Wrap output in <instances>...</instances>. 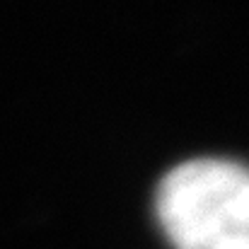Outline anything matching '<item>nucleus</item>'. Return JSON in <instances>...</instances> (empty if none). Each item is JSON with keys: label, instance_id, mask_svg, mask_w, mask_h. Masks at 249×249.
<instances>
[{"label": "nucleus", "instance_id": "f257e3e1", "mask_svg": "<svg viewBox=\"0 0 249 249\" xmlns=\"http://www.w3.org/2000/svg\"><path fill=\"white\" fill-rule=\"evenodd\" d=\"M158 220L174 249H249V167L201 158L158 189Z\"/></svg>", "mask_w": 249, "mask_h": 249}]
</instances>
